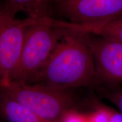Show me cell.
Instances as JSON below:
<instances>
[{
	"instance_id": "11",
	"label": "cell",
	"mask_w": 122,
	"mask_h": 122,
	"mask_svg": "<svg viewBox=\"0 0 122 122\" xmlns=\"http://www.w3.org/2000/svg\"><path fill=\"white\" fill-rule=\"evenodd\" d=\"M88 122H111L109 108L98 106L92 113L87 115Z\"/></svg>"
},
{
	"instance_id": "4",
	"label": "cell",
	"mask_w": 122,
	"mask_h": 122,
	"mask_svg": "<svg viewBox=\"0 0 122 122\" xmlns=\"http://www.w3.org/2000/svg\"><path fill=\"white\" fill-rule=\"evenodd\" d=\"M15 16L5 5L0 7V84L13 79L19 64L26 30L37 20L30 17L18 19Z\"/></svg>"
},
{
	"instance_id": "8",
	"label": "cell",
	"mask_w": 122,
	"mask_h": 122,
	"mask_svg": "<svg viewBox=\"0 0 122 122\" xmlns=\"http://www.w3.org/2000/svg\"><path fill=\"white\" fill-rule=\"evenodd\" d=\"M0 114L8 122H49L1 92Z\"/></svg>"
},
{
	"instance_id": "14",
	"label": "cell",
	"mask_w": 122,
	"mask_h": 122,
	"mask_svg": "<svg viewBox=\"0 0 122 122\" xmlns=\"http://www.w3.org/2000/svg\"><path fill=\"white\" fill-rule=\"evenodd\" d=\"M41 1V2L42 3V4H45V5H49L51 3V1L52 0H40Z\"/></svg>"
},
{
	"instance_id": "5",
	"label": "cell",
	"mask_w": 122,
	"mask_h": 122,
	"mask_svg": "<svg viewBox=\"0 0 122 122\" xmlns=\"http://www.w3.org/2000/svg\"><path fill=\"white\" fill-rule=\"evenodd\" d=\"M84 34L95 66L94 86L122 84V44L103 36Z\"/></svg>"
},
{
	"instance_id": "1",
	"label": "cell",
	"mask_w": 122,
	"mask_h": 122,
	"mask_svg": "<svg viewBox=\"0 0 122 122\" xmlns=\"http://www.w3.org/2000/svg\"><path fill=\"white\" fill-rule=\"evenodd\" d=\"M61 27L62 36L34 83L63 90L94 86L95 66L85 34Z\"/></svg>"
},
{
	"instance_id": "10",
	"label": "cell",
	"mask_w": 122,
	"mask_h": 122,
	"mask_svg": "<svg viewBox=\"0 0 122 122\" xmlns=\"http://www.w3.org/2000/svg\"><path fill=\"white\" fill-rule=\"evenodd\" d=\"M98 89L103 97L118 107L122 115V88H119L118 85H114L98 86Z\"/></svg>"
},
{
	"instance_id": "15",
	"label": "cell",
	"mask_w": 122,
	"mask_h": 122,
	"mask_svg": "<svg viewBox=\"0 0 122 122\" xmlns=\"http://www.w3.org/2000/svg\"><path fill=\"white\" fill-rule=\"evenodd\" d=\"M0 7H1V6H0Z\"/></svg>"
},
{
	"instance_id": "6",
	"label": "cell",
	"mask_w": 122,
	"mask_h": 122,
	"mask_svg": "<svg viewBox=\"0 0 122 122\" xmlns=\"http://www.w3.org/2000/svg\"><path fill=\"white\" fill-rule=\"evenodd\" d=\"M56 11L74 24L98 23L122 16V0H52Z\"/></svg>"
},
{
	"instance_id": "7",
	"label": "cell",
	"mask_w": 122,
	"mask_h": 122,
	"mask_svg": "<svg viewBox=\"0 0 122 122\" xmlns=\"http://www.w3.org/2000/svg\"><path fill=\"white\" fill-rule=\"evenodd\" d=\"M59 24L65 28L82 33H91L113 39L122 44V16L92 24L79 25L61 20L59 21Z\"/></svg>"
},
{
	"instance_id": "9",
	"label": "cell",
	"mask_w": 122,
	"mask_h": 122,
	"mask_svg": "<svg viewBox=\"0 0 122 122\" xmlns=\"http://www.w3.org/2000/svg\"><path fill=\"white\" fill-rule=\"evenodd\" d=\"M5 5L14 15L25 12L33 19L50 15V5L43 4L40 0H6Z\"/></svg>"
},
{
	"instance_id": "3",
	"label": "cell",
	"mask_w": 122,
	"mask_h": 122,
	"mask_svg": "<svg viewBox=\"0 0 122 122\" xmlns=\"http://www.w3.org/2000/svg\"><path fill=\"white\" fill-rule=\"evenodd\" d=\"M63 29L50 15L37 19L28 27L22 53L11 80L31 84L60 40Z\"/></svg>"
},
{
	"instance_id": "12",
	"label": "cell",
	"mask_w": 122,
	"mask_h": 122,
	"mask_svg": "<svg viewBox=\"0 0 122 122\" xmlns=\"http://www.w3.org/2000/svg\"><path fill=\"white\" fill-rule=\"evenodd\" d=\"M61 122H88L87 115L72 109L65 114Z\"/></svg>"
},
{
	"instance_id": "2",
	"label": "cell",
	"mask_w": 122,
	"mask_h": 122,
	"mask_svg": "<svg viewBox=\"0 0 122 122\" xmlns=\"http://www.w3.org/2000/svg\"><path fill=\"white\" fill-rule=\"evenodd\" d=\"M0 92L49 122H61L65 114L74 109L77 100L71 90L14 80L0 84Z\"/></svg>"
},
{
	"instance_id": "13",
	"label": "cell",
	"mask_w": 122,
	"mask_h": 122,
	"mask_svg": "<svg viewBox=\"0 0 122 122\" xmlns=\"http://www.w3.org/2000/svg\"><path fill=\"white\" fill-rule=\"evenodd\" d=\"M109 112L111 122H122V115L120 112L109 109Z\"/></svg>"
}]
</instances>
